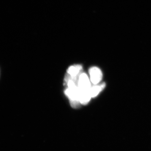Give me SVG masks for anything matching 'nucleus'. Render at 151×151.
<instances>
[{"label": "nucleus", "instance_id": "nucleus-1", "mask_svg": "<svg viewBox=\"0 0 151 151\" xmlns=\"http://www.w3.org/2000/svg\"><path fill=\"white\" fill-rule=\"evenodd\" d=\"M65 84L67 85L68 88L65 91V93L69 99L71 107L78 108L80 106L79 101L80 90L78 85L67 74L65 78Z\"/></svg>", "mask_w": 151, "mask_h": 151}, {"label": "nucleus", "instance_id": "nucleus-2", "mask_svg": "<svg viewBox=\"0 0 151 151\" xmlns=\"http://www.w3.org/2000/svg\"><path fill=\"white\" fill-rule=\"evenodd\" d=\"M78 86L81 91H89L91 87L90 79L87 75L84 73H81L79 76Z\"/></svg>", "mask_w": 151, "mask_h": 151}, {"label": "nucleus", "instance_id": "nucleus-3", "mask_svg": "<svg viewBox=\"0 0 151 151\" xmlns=\"http://www.w3.org/2000/svg\"><path fill=\"white\" fill-rule=\"evenodd\" d=\"M89 73L90 81L94 85L99 84L102 79V72L99 68L93 67L90 68Z\"/></svg>", "mask_w": 151, "mask_h": 151}, {"label": "nucleus", "instance_id": "nucleus-4", "mask_svg": "<svg viewBox=\"0 0 151 151\" xmlns=\"http://www.w3.org/2000/svg\"><path fill=\"white\" fill-rule=\"evenodd\" d=\"M82 70V67L81 65H72L68 68L67 73L72 78H76L79 77Z\"/></svg>", "mask_w": 151, "mask_h": 151}, {"label": "nucleus", "instance_id": "nucleus-5", "mask_svg": "<svg viewBox=\"0 0 151 151\" xmlns=\"http://www.w3.org/2000/svg\"><path fill=\"white\" fill-rule=\"evenodd\" d=\"M105 86L106 84L105 83H103L101 84L95 85V86L91 87L89 92L91 97H96L105 88Z\"/></svg>", "mask_w": 151, "mask_h": 151}, {"label": "nucleus", "instance_id": "nucleus-6", "mask_svg": "<svg viewBox=\"0 0 151 151\" xmlns=\"http://www.w3.org/2000/svg\"><path fill=\"white\" fill-rule=\"evenodd\" d=\"M89 91H80L79 101L81 104L86 105L89 103L91 98Z\"/></svg>", "mask_w": 151, "mask_h": 151}]
</instances>
